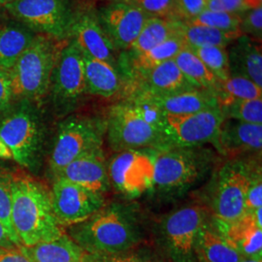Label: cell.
<instances>
[{
  "instance_id": "cb8c5ba5",
  "label": "cell",
  "mask_w": 262,
  "mask_h": 262,
  "mask_svg": "<svg viewBox=\"0 0 262 262\" xmlns=\"http://www.w3.org/2000/svg\"><path fill=\"white\" fill-rule=\"evenodd\" d=\"M82 55L86 93L102 97H111L117 94L121 80L115 66L83 53Z\"/></svg>"
},
{
  "instance_id": "7a4b0ae2",
  "label": "cell",
  "mask_w": 262,
  "mask_h": 262,
  "mask_svg": "<svg viewBox=\"0 0 262 262\" xmlns=\"http://www.w3.org/2000/svg\"><path fill=\"white\" fill-rule=\"evenodd\" d=\"M11 225L24 247L49 242L64 234L56 221L50 191L27 176H13Z\"/></svg>"
},
{
  "instance_id": "7dc6e473",
  "label": "cell",
  "mask_w": 262,
  "mask_h": 262,
  "mask_svg": "<svg viewBox=\"0 0 262 262\" xmlns=\"http://www.w3.org/2000/svg\"><path fill=\"white\" fill-rule=\"evenodd\" d=\"M239 262H262L261 258H250V257H243Z\"/></svg>"
},
{
  "instance_id": "8d00e7d4",
  "label": "cell",
  "mask_w": 262,
  "mask_h": 262,
  "mask_svg": "<svg viewBox=\"0 0 262 262\" xmlns=\"http://www.w3.org/2000/svg\"><path fill=\"white\" fill-rule=\"evenodd\" d=\"M241 17L240 30L244 35L260 41L262 34V7L247 10Z\"/></svg>"
},
{
  "instance_id": "e0dca14e",
  "label": "cell",
  "mask_w": 262,
  "mask_h": 262,
  "mask_svg": "<svg viewBox=\"0 0 262 262\" xmlns=\"http://www.w3.org/2000/svg\"><path fill=\"white\" fill-rule=\"evenodd\" d=\"M213 144L220 152L230 158H236L247 152L260 151L262 124L225 119Z\"/></svg>"
},
{
  "instance_id": "d590c367",
  "label": "cell",
  "mask_w": 262,
  "mask_h": 262,
  "mask_svg": "<svg viewBox=\"0 0 262 262\" xmlns=\"http://www.w3.org/2000/svg\"><path fill=\"white\" fill-rule=\"evenodd\" d=\"M144 11L150 17L163 18L174 10L175 0H125Z\"/></svg>"
},
{
  "instance_id": "f35d334b",
  "label": "cell",
  "mask_w": 262,
  "mask_h": 262,
  "mask_svg": "<svg viewBox=\"0 0 262 262\" xmlns=\"http://www.w3.org/2000/svg\"><path fill=\"white\" fill-rule=\"evenodd\" d=\"M83 262H155L148 257L136 253H125L116 254H93L84 253Z\"/></svg>"
},
{
  "instance_id": "7c38bea8",
  "label": "cell",
  "mask_w": 262,
  "mask_h": 262,
  "mask_svg": "<svg viewBox=\"0 0 262 262\" xmlns=\"http://www.w3.org/2000/svg\"><path fill=\"white\" fill-rule=\"evenodd\" d=\"M49 90L53 102L61 112L71 110L86 93L83 55L74 40L58 53Z\"/></svg>"
},
{
  "instance_id": "bcb514c9",
  "label": "cell",
  "mask_w": 262,
  "mask_h": 262,
  "mask_svg": "<svg viewBox=\"0 0 262 262\" xmlns=\"http://www.w3.org/2000/svg\"><path fill=\"white\" fill-rule=\"evenodd\" d=\"M245 4L248 10L253 9L261 6V0H245Z\"/></svg>"
},
{
  "instance_id": "d6a6232c",
  "label": "cell",
  "mask_w": 262,
  "mask_h": 262,
  "mask_svg": "<svg viewBox=\"0 0 262 262\" xmlns=\"http://www.w3.org/2000/svg\"><path fill=\"white\" fill-rule=\"evenodd\" d=\"M225 119L239 122L262 124V99L234 100L220 107Z\"/></svg>"
},
{
  "instance_id": "9a60e30c",
  "label": "cell",
  "mask_w": 262,
  "mask_h": 262,
  "mask_svg": "<svg viewBox=\"0 0 262 262\" xmlns=\"http://www.w3.org/2000/svg\"><path fill=\"white\" fill-rule=\"evenodd\" d=\"M150 17L126 2L113 4L101 12L102 28L115 47L129 50Z\"/></svg>"
},
{
  "instance_id": "b9f144b4",
  "label": "cell",
  "mask_w": 262,
  "mask_h": 262,
  "mask_svg": "<svg viewBox=\"0 0 262 262\" xmlns=\"http://www.w3.org/2000/svg\"><path fill=\"white\" fill-rule=\"evenodd\" d=\"M13 99L9 71L0 66V113L9 108Z\"/></svg>"
},
{
  "instance_id": "4dcf8cb0",
  "label": "cell",
  "mask_w": 262,
  "mask_h": 262,
  "mask_svg": "<svg viewBox=\"0 0 262 262\" xmlns=\"http://www.w3.org/2000/svg\"><path fill=\"white\" fill-rule=\"evenodd\" d=\"M219 106H223L234 100H251L261 98L262 88L253 81L240 77L230 76L226 81L222 82L216 92Z\"/></svg>"
},
{
  "instance_id": "603a6c76",
  "label": "cell",
  "mask_w": 262,
  "mask_h": 262,
  "mask_svg": "<svg viewBox=\"0 0 262 262\" xmlns=\"http://www.w3.org/2000/svg\"><path fill=\"white\" fill-rule=\"evenodd\" d=\"M142 77L146 84L143 92L155 95L180 94L197 89L182 73L174 59L152 68Z\"/></svg>"
},
{
  "instance_id": "60d3db41",
  "label": "cell",
  "mask_w": 262,
  "mask_h": 262,
  "mask_svg": "<svg viewBox=\"0 0 262 262\" xmlns=\"http://www.w3.org/2000/svg\"><path fill=\"white\" fill-rule=\"evenodd\" d=\"M206 10L240 15L248 8L245 4V0H207Z\"/></svg>"
},
{
  "instance_id": "30bf717a",
  "label": "cell",
  "mask_w": 262,
  "mask_h": 262,
  "mask_svg": "<svg viewBox=\"0 0 262 262\" xmlns=\"http://www.w3.org/2000/svg\"><path fill=\"white\" fill-rule=\"evenodd\" d=\"M206 222V209L200 205L182 207L162 220L160 234L175 262H196L197 237Z\"/></svg>"
},
{
  "instance_id": "6da1fadb",
  "label": "cell",
  "mask_w": 262,
  "mask_h": 262,
  "mask_svg": "<svg viewBox=\"0 0 262 262\" xmlns=\"http://www.w3.org/2000/svg\"><path fill=\"white\" fill-rule=\"evenodd\" d=\"M69 235L84 253L93 254L129 252L142 238L136 210L122 203L104 205L84 222L69 226Z\"/></svg>"
},
{
  "instance_id": "52a82bcc",
  "label": "cell",
  "mask_w": 262,
  "mask_h": 262,
  "mask_svg": "<svg viewBox=\"0 0 262 262\" xmlns=\"http://www.w3.org/2000/svg\"><path fill=\"white\" fill-rule=\"evenodd\" d=\"M105 122L107 141L116 152L164 147L161 132L146 122L129 101L113 106Z\"/></svg>"
},
{
  "instance_id": "5b68a950",
  "label": "cell",
  "mask_w": 262,
  "mask_h": 262,
  "mask_svg": "<svg viewBox=\"0 0 262 262\" xmlns=\"http://www.w3.org/2000/svg\"><path fill=\"white\" fill-rule=\"evenodd\" d=\"M106 122L97 119L72 116L60 123L52 150L50 166L53 173L84 155L102 150Z\"/></svg>"
},
{
  "instance_id": "ac0fdd59",
  "label": "cell",
  "mask_w": 262,
  "mask_h": 262,
  "mask_svg": "<svg viewBox=\"0 0 262 262\" xmlns=\"http://www.w3.org/2000/svg\"><path fill=\"white\" fill-rule=\"evenodd\" d=\"M262 208L253 212H247L229 225H220L215 227L234 245L243 257L261 258Z\"/></svg>"
},
{
  "instance_id": "f6af8a7d",
  "label": "cell",
  "mask_w": 262,
  "mask_h": 262,
  "mask_svg": "<svg viewBox=\"0 0 262 262\" xmlns=\"http://www.w3.org/2000/svg\"><path fill=\"white\" fill-rule=\"evenodd\" d=\"M0 159H12L13 156L11 154L8 147L5 145V143L0 138Z\"/></svg>"
},
{
  "instance_id": "3957f363",
  "label": "cell",
  "mask_w": 262,
  "mask_h": 262,
  "mask_svg": "<svg viewBox=\"0 0 262 262\" xmlns=\"http://www.w3.org/2000/svg\"><path fill=\"white\" fill-rule=\"evenodd\" d=\"M200 147L155 149L154 184L164 194L180 193L194 186L213 165V151Z\"/></svg>"
},
{
  "instance_id": "f1b7e54d",
  "label": "cell",
  "mask_w": 262,
  "mask_h": 262,
  "mask_svg": "<svg viewBox=\"0 0 262 262\" xmlns=\"http://www.w3.org/2000/svg\"><path fill=\"white\" fill-rule=\"evenodd\" d=\"M187 48V43L181 32L169 37L161 44L145 53L135 55L133 67L139 75H144L159 64L170 59H174L181 51Z\"/></svg>"
},
{
  "instance_id": "ab89813d",
  "label": "cell",
  "mask_w": 262,
  "mask_h": 262,
  "mask_svg": "<svg viewBox=\"0 0 262 262\" xmlns=\"http://www.w3.org/2000/svg\"><path fill=\"white\" fill-rule=\"evenodd\" d=\"M207 0H175L174 10L179 16L188 21L206 10Z\"/></svg>"
},
{
  "instance_id": "ee69618b",
  "label": "cell",
  "mask_w": 262,
  "mask_h": 262,
  "mask_svg": "<svg viewBox=\"0 0 262 262\" xmlns=\"http://www.w3.org/2000/svg\"><path fill=\"white\" fill-rule=\"evenodd\" d=\"M20 244L10 234L7 228L0 222V250L19 247Z\"/></svg>"
},
{
  "instance_id": "277c9868",
  "label": "cell",
  "mask_w": 262,
  "mask_h": 262,
  "mask_svg": "<svg viewBox=\"0 0 262 262\" xmlns=\"http://www.w3.org/2000/svg\"><path fill=\"white\" fill-rule=\"evenodd\" d=\"M60 50L54 38L36 35L9 70L13 98L40 100L47 94Z\"/></svg>"
},
{
  "instance_id": "d6986e66",
  "label": "cell",
  "mask_w": 262,
  "mask_h": 262,
  "mask_svg": "<svg viewBox=\"0 0 262 262\" xmlns=\"http://www.w3.org/2000/svg\"><path fill=\"white\" fill-rule=\"evenodd\" d=\"M71 32L83 54L115 66V46L93 16L84 15L75 19Z\"/></svg>"
},
{
  "instance_id": "74e56055",
  "label": "cell",
  "mask_w": 262,
  "mask_h": 262,
  "mask_svg": "<svg viewBox=\"0 0 262 262\" xmlns=\"http://www.w3.org/2000/svg\"><path fill=\"white\" fill-rule=\"evenodd\" d=\"M262 208L261 170L254 169L246 195V213Z\"/></svg>"
},
{
  "instance_id": "484cf974",
  "label": "cell",
  "mask_w": 262,
  "mask_h": 262,
  "mask_svg": "<svg viewBox=\"0 0 262 262\" xmlns=\"http://www.w3.org/2000/svg\"><path fill=\"white\" fill-rule=\"evenodd\" d=\"M36 35L24 25L0 28V66L9 71Z\"/></svg>"
},
{
  "instance_id": "c3c4849f",
  "label": "cell",
  "mask_w": 262,
  "mask_h": 262,
  "mask_svg": "<svg viewBox=\"0 0 262 262\" xmlns=\"http://www.w3.org/2000/svg\"><path fill=\"white\" fill-rule=\"evenodd\" d=\"M13 1H15V0H0V5H6V4H8L10 2H13Z\"/></svg>"
},
{
  "instance_id": "44dd1931",
  "label": "cell",
  "mask_w": 262,
  "mask_h": 262,
  "mask_svg": "<svg viewBox=\"0 0 262 262\" xmlns=\"http://www.w3.org/2000/svg\"><path fill=\"white\" fill-rule=\"evenodd\" d=\"M141 93L167 115H187L220 107L215 94L201 89L169 95H155L146 92Z\"/></svg>"
},
{
  "instance_id": "d4e9b609",
  "label": "cell",
  "mask_w": 262,
  "mask_h": 262,
  "mask_svg": "<svg viewBox=\"0 0 262 262\" xmlns=\"http://www.w3.org/2000/svg\"><path fill=\"white\" fill-rule=\"evenodd\" d=\"M24 251L33 262H83L84 252L68 235L55 240L24 247Z\"/></svg>"
},
{
  "instance_id": "e575fe53",
  "label": "cell",
  "mask_w": 262,
  "mask_h": 262,
  "mask_svg": "<svg viewBox=\"0 0 262 262\" xmlns=\"http://www.w3.org/2000/svg\"><path fill=\"white\" fill-rule=\"evenodd\" d=\"M13 175L0 167V222L9 231L12 237L19 242L11 225V192Z\"/></svg>"
},
{
  "instance_id": "8fae6325",
  "label": "cell",
  "mask_w": 262,
  "mask_h": 262,
  "mask_svg": "<svg viewBox=\"0 0 262 262\" xmlns=\"http://www.w3.org/2000/svg\"><path fill=\"white\" fill-rule=\"evenodd\" d=\"M166 115L164 147H200L213 143L225 120L220 107L187 115Z\"/></svg>"
},
{
  "instance_id": "83f0119b",
  "label": "cell",
  "mask_w": 262,
  "mask_h": 262,
  "mask_svg": "<svg viewBox=\"0 0 262 262\" xmlns=\"http://www.w3.org/2000/svg\"><path fill=\"white\" fill-rule=\"evenodd\" d=\"M174 61L187 80L197 89L216 94L221 82L190 49L187 48L181 51L174 57Z\"/></svg>"
},
{
  "instance_id": "1f68e13d",
  "label": "cell",
  "mask_w": 262,
  "mask_h": 262,
  "mask_svg": "<svg viewBox=\"0 0 262 262\" xmlns=\"http://www.w3.org/2000/svg\"><path fill=\"white\" fill-rule=\"evenodd\" d=\"M190 50L202 60V62L221 83L225 82L230 77L228 54L226 48L211 46L190 48Z\"/></svg>"
},
{
  "instance_id": "ffe728a7",
  "label": "cell",
  "mask_w": 262,
  "mask_h": 262,
  "mask_svg": "<svg viewBox=\"0 0 262 262\" xmlns=\"http://www.w3.org/2000/svg\"><path fill=\"white\" fill-rule=\"evenodd\" d=\"M230 76H240L262 88L260 41L242 34L227 52Z\"/></svg>"
},
{
  "instance_id": "9c48e42d",
  "label": "cell",
  "mask_w": 262,
  "mask_h": 262,
  "mask_svg": "<svg viewBox=\"0 0 262 262\" xmlns=\"http://www.w3.org/2000/svg\"><path fill=\"white\" fill-rule=\"evenodd\" d=\"M4 7L24 26L54 39H63L75 19L67 0H15Z\"/></svg>"
},
{
  "instance_id": "8992f818",
  "label": "cell",
  "mask_w": 262,
  "mask_h": 262,
  "mask_svg": "<svg viewBox=\"0 0 262 262\" xmlns=\"http://www.w3.org/2000/svg\"><path fill=\"white\" fill-rule=\"evenodd\" d=\"M0 138L19 165L30 170L37 166L43 145V131L39 116L28 100L0 122Z\"/></svg>"
},
{
  "instance_id": "5bb4252c",
  "label": "cell",
  "mask_w": 262,
  "mask_h": 262,
  "mask_svg": "<svg viewBox=\"0 0 262 262\" xmlns=\"http://www.w3.org/2000/svg\"><path fill=\"white\" fill-rule=\"evenodd\" d=\"M56 221L61 227L80 224L104 206L102 194L66 179L56 178L50 191Z\"/></svg>"
},
{
  "instance_id": "4316f807",
  "label": "cell",
  "mask_w": 262,
  "mask_h": 262,
  "mask_svg": "<svg viewBox=\"0 0 262 262\" xmlns=\"http://www.w3.org/2000/svg\"><path fill=\"white\" fill-rule=\"evenodd\" d=\"M184 24L164 18L150 17L142 28L138 37L133 42L130 49L135 55H139L152 49L169 37L181 33Z\"/></svg>"
},
{
  "instance_id": "4fadbf2b",
  "label": "cell",
  "mask_w": 262,
  "mask_h": 262,
  "mask_svg": "<svg viewBox=\"0 0 262 262\" xmlns=\"http://www.w3.org/2000/svg\"><path fill=\"white\" fill-rule=\"evenodd\" d=\"M155 149L117 152L108 165L110 183L125 196L136 197L150 189L154 184Z\"/></svg>"
},
{
  "instance_id": "f546056e",
  "label": "cell",
  "mask_w": 262,
  "mask_h": 262,
  "mask_svg": "<svg viewBox=\"0 0 262 262\" xmlns=\"http://www.w3.org/2000/svg\"><path fill=\"white\" fill-rule=\"evenodd\" d=\"M182 34L189 49L211 46L226 48L240 37L242 32L240 30L226 31L204 26L184 24Z\"/></svg>"
},
{
  "instance_id": "7402d4cb",
  "label": "cell",
  "mask_w": 262,
  "mask_h": 262,
  "mask_svg": "<svg viewBox=\"0 0 262 262\" xmlns=\"http://www.w3.org/2000/svg\"><path fill=\"white\" fill-rule=\"evenodd\" d=\"M243 258L215 225L208 223L199 231L195 245L196 262H239Z\"/></svg>"
},
{
  "instance_id": "ba28073f",
  "label": "cell",
  "mask_w": 262,
  "mask_h": 262,
  "mask_svg": "<svg viewBox=\"0 0 262 262\" xmlns=\"http://www.w3.org/2000/svg\"><path fill=\"white\" fill-rule=\"evenodd\" d=\"M255 168L250 161L232 159L219 171L212 202L216 224H232L246 213V195Z\"/></svg>"
},
{
  "instance_id": "2e32d148",
  "label": "cell",
  "mask_w": 262,
  "mask_h": 262,
  "mask_svg": "<svg viewBox=\"0 0 262 262\" xmlns=\"http://www.w3.org/2000/svg\"><path fill=\"white\" fill-rule=\"evenodd\" d=\"M56 178L66 179L102 195L111 187L108 165L102 150L84 155L71 161L56 173Z\"/></svg>"
},
{
  "instance_id": "836d02e7",
  "label": "cell",
  "mask_w": 262,
  "mask_h": 262,
  "mask_svg": "<svg viewBox=\"0 0 262 262\" xmlns=\"http://www.w3.org/2000/svg\"><path fill=\"white\" fill-rule=\"evenodd\" d=\"M186 25L204 26L226 31H235L240 30L241 16L226 12H211L204 10L195 18L187 21Z\"/></svg>"
},
{
  "instance_id": "7bdbcfd3",
  "label": "cell",
  "mask_w": 262,
  "mask_h": 262,
  "mask_svg": "<svg viewBox=\"0 0 262 262\" xmlns=\"http://www.w3.org/2000/svg\"><path fill=\"white\" fill-rule=\"evenodd\" d=\"M0 262H33L23 249V246L1 249Z\"/></svg>"
}]
</instances>
